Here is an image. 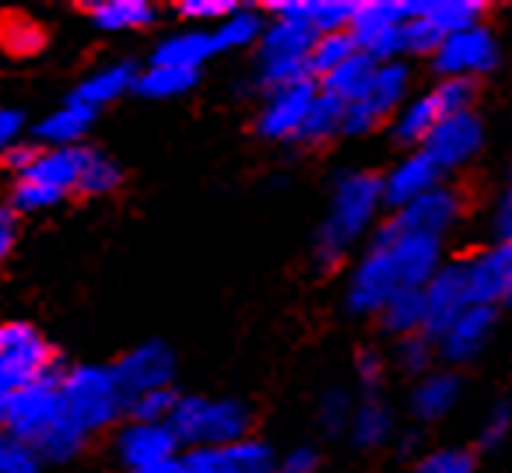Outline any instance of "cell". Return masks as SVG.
I'll use <instances>...</instances> for the list:
<instances>
[{"label": "cell", "mask_w": 512, "mask_h": 473, "mask_svg": "<svg viewBox=\"0 0 512 473\" xmlns=\"http://www.w3.org/2000/svg\"><path fill=\"white\" fill-rule=\"evenodd\" d=\"M383 218V190L379 172L355 169L341 172L330 186V214L323 218L313 242V260L320 270H337L348 253L372 235V228Z\"/></svg>", "instance_id": "6da1fadb"}, {"label": "cell", "mask_w": 512, "mask_h": 473, "mask_svg": "<svg viewBox=\"0 0 512 473\" xmlns=\"http://www.w3.org/2000/svg\"><path fill=\"white\" fill-rule=\"evenodd\" d=\"M60 417L85 438L113 428L127 417V396L120 393L109 365H74L57 372Z\"/></svg>", "instance_id": "7a4b0ae2"}, {"label": "cell", "mask_w": 512, "mask_h": 473, "mask_svg": "<svg viewBox=\"0 0 512 473\" xmlns=\"http://www.w3.org/2000/svg\"><path fill=\"white\" fill-rule=\"evenodd\" d=\"M165 424L179 449H214L253 435V407L239 396H179Z\"/></svg>", "instance_id": "3957f363"}, {"label": "cell", "mask_w": 512, "mask_h": 473, "mask_svg": "<svg viewBox=\"0 0 512 473\" xmlns=\"http://www.w3.org/2000/svg\"><path fill=\"white\" fill-rule=\"evenodd\" d=\"M316 32L309 29L302 18L292 15H271L264 36L256 43V71L253 81L260 92H274V88L295 85V81H306V57L309 46H313Z\"/></svg>", "instance_id": "277c9868"}, {"label": "cell", "mask_w": 512, "mask_h": 473, "mask_svg": "<svg viewBox=\"0 0 512 473\" xmlns=\"http://www.w3.org/2000/svg\"><path fill=\"white\" fill-rule=\"evenodd\" d=\"M411 81H414V71L404 60H397V64H379L376 71H372L365 92L358 95L355 102L344 106L341 134L365 137L383 127V123H390V116L411 99Z\"/></svg>", "instance_id": "5b68a950"}, {"label": "cell", "mask_w": 512, "mask_h": 473, "mask_svg": "<svg viewBox=\"0 0 512 473\" xmlns=\"http://www.w3.org/2000/svg\"><path fill=\"white\" fill-rule=\"evenodd\" d=\"M60 372L53 344L25 319L0 323V393H15L36 379Z\"/></svg>", "instance_id": "8992f818"}, {"label": "cell", "mask_w": 512, "mask_h": 473, "mask_svg": "<svg viewBox=\"0 0 512 473\" xmlns=\"http://www.w3.org/2000/svg\"><path fill=\"white\" fill-rule=\"evenodd\" d=\"M463 214H467V197H463L460 186H453L446 179V183H439L425 197L400 207V211H393L383 221L400 235H428V239L446 242L456 232V225L463 221Z\"/></svg>", "instance_id": "52a82bcc"}, {"label": "cell", "mask_w": 512, "mask_h": 473, "mask_svg": "<svg viewBox=\"0 0 512 473\" xmlns=\"http://www.w3.org/2000/svg\"><path fill=\"white\" fill-rule=\"evenodd\" d=\"M369 246L383 249L390 256V267L397 274L400 288H425L428 277L446 263V242L428 239V235H400L386 221L372 228Z\"/></svg>", "instance_id": "ba28073f"}, {"label": "cell", "mask_w": 512, "mask_h": 473, "mask_svg": "<svg viewBox=\"0 0 512 473\" xmlns=\"http://www.w3.org/2000/svg\"><path fill=\"white\" fill-rule=\"evenodd\" d=\"M498 36L488 22L474 25V29L453 32V36L442 39V46L432 53V71L439 78H474L481 81L484 74L498 71Z\"/></svg>", "instance_id": "9c48e42d"}, {"label": "cell", "mask_w": 512, "mask_h": 473, "mask_svg": "<svg viewBox=\"0 0 512 473\" xmlns=\"http://www.w3.org/2000/svg\"><path fill=\"white\" fill-rule=\"evenodd\" d=\"M484 144H488V130H484L481 113H460L435 123V130L425 137V144L418 151H425L428 162L449 179L453 172L477 162Z\"/></svg>", "instance_id": "30bf717a"}, {"label": "cell", "mask_w": 512, "mask_h": 473, "mask_svg": "<svg viewBox=\"0 0 512 473\" xmlns=\"http://www.w3.org/2000/svg\"><path fill=\"white\" fill-rule=\"evenodd\" d=\"M60 417V400H57V372L36 379L29 386L4 393V410H0V428L8 435L22 438V442H36L46 428Z\"/></svg>", "instance_id": "8fae6325"}, {"label": "cell", "mask_w": 512, "mask_h": 473, "mask_svg": "<svg viewBox=\"0 0 512 473\" xmlns=\"http://www.w3.org/2000/svg\"><path fill=\"white\" fill-rule=\"evenodd\" d=\"M120 393L127 396H141L151 389H169L176 379V354L165 340H144V344L123 351L120 358L109 365Z\"/></svg>", "instance_id": "7c38bea8"}, {"label": "cell", "mask_w": 512, "mask_h": 473, "mask_svg": "<svg viewBox=\"0 0 512 473\" xmlns=\"http://www.w3.org/2000/svg\"><path fill=\"white\" fill-rule=\"evenodd\" d=\"M498 330V309L488 305H467L453 323L442 330V337L435 340V358H442V368H463L470 361H477L488 351L491 337Z\"/></svg>", "instance_id": "4fadbf2b"}, {"label": "cell", "mask_w": 512, "mask_h": 473, "mask_svg": "<svg viewBox=\"0 0 512 473\" xmlns=\"http://www.w3.org/2000/svg\"><path fill=\"white\" fill-rule=\"evenodd\" d=\"M400 288L397 274L390 267V256L383 249L369 246L362 260L351 267L348 281H344V309L355 319H372L386 305V298Z\"/></svg>", "instance_id": "5bb4252c"}, {"label": "cell", "mask_w": 512, "mask_h": 473, "mask_svg": "<svg viewBox=\"0 0 512 473\" xmlns=\"http://www.w3.org/2000/svg\"><path fill=\"white\" fill-rule=\"evenodd\" d=\"M186 473H274L278 452L264 438H239V442L214 445V449H186Z\"/></svg>", "instance_id": "9a60e30c"}, {"label": "cell", "mask_w": 512, "mask_h": 473, "mask_svg": "<svg viewBox=\"0 0 512 473\" xmlns=\"http://www.w3.org/2000/svg\"><path fill=\"white\" fill-rule=\"evenodd\" d=\"M316 92H320V88H316L313 78L267 92L264 106H260L256 123H253L256 137H264V141H295L309 106H313Z\"/></svg>", "instance_id": "2e32d148"}, {"label": "cell", "mask_w": 512, "mask_h": 473, "mask_svg": "<svg viewBox=\"0 0 512 473\" xmlns=\"http://www.w3.org/2000/svg\"><path fill=\"white\" fill-rule=\"evenodd\" d=\"M421 302H425V337L439 340L442 330L460 316L470 305V291H467V270H463V260H446L428 284L421 288Z\"/></svg>", "instance_id": "e0dca14e"}, {"label": "cell", "mask_w": 512, "mask_h": 473, "mask_svg": "<svg viewBox=\"0 0 512 473\" xmlns=\"http://www.w3.org/2000/svg\"><path fill=\"white\" fill-rule=\"evenodd\" d=\"M467 270L470 305H488L502 312L512 298V246H484L470 260H463Z\"/></svg>", "instance_id": "ac0fdd59"}, {"label": "cell", "mask_w": 512, "mask_h": 473, "mask_svg": "<svg viewBox=\"0 0 512 473\" xmlns=\"http://www.w3.org/2000/svg\"><path fill=\"white\" fill-rule=\"evenodd\" d=\"M439 183H446V176L428 162L425 151H407L400 162H393L390 169L379 176L383 207L393 214V211H400V207L414 204L418 197H425V193L435 190Z\"/></svg>", "instance_id": "d6986e66"}, {"label": "cell", "mask_w": 512, "mask_h": 473, "mask_svg": "<svg viewBox=\"0 0 512 473\" xmlns=\"http://www.w3.org/2000/svg\"><path fill=\"white\" fill-rule=\"evenodd\" d=\"M463 375L453 368H432L421 379H414L411 396H407V410L418 424H439L460 407L463 400Z\"/></svg>", "instance_id": "ffe728a7"}, {"label": "cell", "mask_w": 512, "mask_h": 473, "mask_svg": "<svg viewBox=\"0 0 512 473\" xmlns=\"http://www.w3.org/2000/svg\"><path fill=\"white\" fill-rule=\"evenodd\" d=\"M179 456V445L172 438L169 424H144V421H127L116 431V459L130 470H141L158 459Z\"/></svg>", "instance_id": "44dd1931"}, {"label": "cell", "mask_w": 512, "mask_h": 473, "mask_svg": "<svg viewBox=\"0 0 512 473\" xmlns=\"http://www.w3.org/2000/svg\"><path fill=\"white\" fill-rule=\"evenodd\" d=\"M214 57L211 29H179L165 36L151 50L148 67H172V71H204V64Z\"/></svg>", "instance_id": "7402d4cb"}, {"label": "cell", "mask_w": 512, "mask_h": 473, "mask_svg": "<svg viewBox=\"0 0 512 473\" xmlns=\"http://www.w3.org/2000/svg\"><path fill=\"white\" fill-rule=\"evenodd\" d=\"M95 109L67 99L64 106L53 109L46 120L36 123V144L39 148H81L95 123Z\"/></svg>", "instance_id": "603a6c76"}, {"label": "cell", "mask_w": 512, "mask_h": 473, "mask_svg": "<svg viewBox=\"0 0 512 473\" xmlns=\"http://www.w3.org/2000/svg\"><path fill=\"white\" fill-rule=\"evenodd\" d=\"M348 435L358 449H383L397 438V417H393V407L379 396H362L351 410V424Z\"/></svg>", "instance_id": "cb8c5ba5"}, {"label": "cell", "mask_w": 512, "mask_h": 473, "mask_svg": "<svg viewBox=\"0 0 512 473\" xmlns=\"http://www.w3.org/2000/svg\"><path fill=\"white\" fill-rule=\"evenodd\" d=\"M134 81H137L134 60H116V64H106V67H99V71L88 74V78L71 92V99L99 113L102 106H109V102L134 92Z\"/></svg>", "instance_id": "d4e9b609"}, {"label": "cell", "mask_w": 512, "mask_h": 473, "mask_svg": "<svg viewBox=\"0 0 512 473\" xmlns=\"http://www.w3.org/2000/svg\"><path fill=\"white\" fill-rule=\"evenodd\" d=\"M404 8L407 15L428 18L442 36L474 29L488 18V4H481V0H404Z\"/></svg>", "instance_id": "484cf974"}, {"label": "cell", "mask_w": 512, "mask_h": 473, "mask_svg": "<svg viewBox=\"0 0 512 473\" xmlns=\"http://www.w3.org/2000/svg\"><path fill=\"white\" fill-rule=\"evenodd\" d=\"M439 120L442 116H439V109H435V102L428 99V92L414 95V99H407L404 106L390 116L393 144H397V148H407V151H418Z\"/></svg>", "instance_id": "4316f807"}, {"label": "cell", "mask_w": 512, "mask_h": 473, "mask_svg": "<svg viewBox=\"0 0 512 473\" xmlns=\"http://www.w3.org/2000/svg\"><path fill=\"white\" fill-rule=\"evenodd\" d=\"M85 15L102 32H137L158 22V8H151L148 0H95L85 4Z\"/></svg>", "instance_id": "83f0119b"}, {"label": "cell", "mask_w": 512, "mask_h": 473, "mask_svg": "<svg viewBox=\"0 0 512 473\" xmlns=\"http://www.w3.org/2000/svg\"><path fill=\"white\" fill-rule=\"evenodd\" d=\"M85 148V144H81ZM81 148H39L36 162L29 165L22 179L39 186H50L57 193H71L78 186V172H81Z\"/></svg>", "instance_id": "f1b7e54d"}, {"label": "cell", "mask_w": 512, "mask_h": 473, "mask_svg": "<svg viewBox=\"0 0 512 473\" xmlns=\"http://www.w3.org/2000/svg\"><path fill=\"white\" fill-rule=\"evenodd\" d=\"M264 29H267V18L260 15L256 8H246V4H239V8H235L232 15L225 18V22H218L211 29L214 53L256 50V43H260Z\"/></svg>", "instance_id": "f546056e"}, {"label": "cell", "mask_w": 512, "mask_h": 473, "mask_svg": "<svg viewBox=\"0 0 512 473\" xmlns=\"http://www.w3.org/2000/svg\"><path fill=\"white\" fill-rule=\"evenodd\" d=\"M379 326L390 333L393 340L411 337V333L425 330V302H421V288H397L386 305L379 309Z\"/></svg>", "instance_id": "4dcf8cb0"}, {"label": "cell", "mask_w": 512, "mask_h": 473, "mask_svg": "<svg viewBox=\"0 0 512 473\" xmlns=\"http://www.w3.org/2000/svg\"><path fill=\"white\" fill-rule=\"evenodd\" d=\"M123 186V165L102 148H81V172L74 190L81 197H109Z\"/></svg>", "instance_id": "1f68e13d"}, {"label": "cell", "mask_w": 512, "mask_h": 473, "mask_svg": "<svg viewBox=\"0 0 512 473\" xmlns=\"http://www.w3.org/2000/svg\"><path fill=\"white\" fill-rule=\"evenodd\" d=\"M341 116H344V102H337L334 95H327V92H316L313 106H309L306 120H302L299 134H295V144H302V148L330 144L341 134Z\"/></svg>", "instance_id": "d6a6232c"}, {"label": "cell", "mask_w": 512, "mask_h": 473, "mask_svg": "<svg viewBox=\"0 0 512 473\" xmlns=\"http://www.w3.org/2000/svg\"><path fill=\"white\" fill-rule=\"evenodd\" d=\"M404 22H407L404 0H365V4H358L348 32L358 50H362L372 36H379V32H386V29H397V25H404Z\"/></svg>", "instance_id": "836d02e7"}, {"label": "cell", "mask_w": 512, "mask_h": 473, "mask_svg": "<svg viewBox=\"0 0 512 473\" xmlns=\"http://www.w3.org/2000/svg\"><path fill=\"white\" fill-rule=\"evenodd\" d=\"M200 74L197 71H172V67H144L137 71V81H134V95L141 99H155V102H165V99H183L197 88Z\"/></svg>", "instance_id": "e575fe53"}, {"label": "cell", "mask_w": 512, "mask_h": 473, "mask_svg": "<svg viewBox=\"0 0 512 473\" xmlns=\"http://www.w3.org/2000/svg\"><path fill=\"white\" fill-rule=\"evenodd\" d=\"M372 71H376V64H372L365 53H355V57L344 60L341 67H334L327 78L316 81V88H320V92H327V95H334L337 102H344V106H348V102H355L358 95L365 92Z\"/></svg>", "instance_id": "d590c367"}, {"label": "cell", "mask_w": 512, "mask_h": 473, "mask_svg": "<svg viewBox=\"0 0 512 473\" xmlns=\"http://www.w3.org/2000/svg\"><path fill=\"white\" fill-rule=\"evenodd\" d=\"M358 53L355 39H351L348 29L341 32H323V36L313 39V46H309V57H306V71L313 81L327 78L334 67H341L344 60H351Z\"/></svg>", "instance_id": "8d00e7d4"}, {"label": "cell", "mask_w": 512, "mask_h": 473, "mask_svg": "<svg viewBox=\"0 0 512 473\" xmlns=\"http://www.w3.org/2000/svg\"><path fill=\"white\" fill-rule=\"evenodd\" d=\"M85 445H88V438L81 435L74 424H67L64 417H57V421L32 442V449H36V456L43 459V466H46V463H71V459H78L81 452H85Z\"/></svg>", "instance_id": "74e56055"}, {"label": "cell", "mask_w": 512, "mask_h": 473, "mask_svg": "<svg viewBox=\"0 0 512 473\" xmlns=\"http://www.w3.org/2000/svg\"><path fill=\"white\" fill-rule=\"evenodd\" d=\"M428 99L435 102L439 116H460V113H477L481 102V81L474 78H439L428 88Z\"/></svg>", "instance_id": "f35d334b"}, {"label": "cell", "mask_w": 512, "mask_h": 473, "mask_svg": "<svg viewBox=\"0 0 512 473\" xmlns=\"http://www.w3.org/2000/svg\"><path fill=\"white\" fill-rule=\"evenodd\" d=\"M435 361H439L435 358V340H428L425 333H411V337L393 340V365L407 379H421L425 372H432Z\"/></svg>", "instance_id": "ab89813d"}, {"label": "cell", "mask_w": 512, "mask_h": 473, "mask_svg": "<svg viewBox=\"0 0 512 473\" xmlns=\"http://www.w3.org/2000/svg\"><path fill=\"white\" fill-rule=\"evenodd\" d=\"M0 46H4L11 57H36L46 46V32L39 29L36 22H29V18L11 15L0 22Z\"/></svg>", "instance_id": "60d3db41"}, {"label": "cell", "mask_w": 512, "mask_h": 473, "mask_svg": "<svg viewBox=\"0 0 512 473\" xmlns=\"http://www.w3.org/2000/svg\"><path fill=\"white\" fill-rule=\"evenodd\" d=\"M179 393L176 389H151V393L130 396L127 400V421H144V424H165L169 414L176 410Z\"/></svg>", "instance_id": "b9f144b4"}, {"label": "cell", "mask_w": 512, "mask_h": 473, "mask_svg": "<svg viewBox=\"0 0 512 473\" xmlns=\"http://www.w3.org/2000/svg\"><path fill=\"white\" fill-rule=\"evenodd\" d=\"M414 473H477V456L474 449H460V445L428 449L414 463Z\"/></svg>", "instance_id": "7bdbcfd3"}, {"label": "cell", "mask_w": 512, "mask_h": 473, "mask_svg": "<svg viewBox=\"0 0 512 473\" xmlns=\"http://www.w3.org/2000/svg\"><path fill=\"white\" fill-rule=\"evenodd\" d=\"M64 204V193L50 190V186L29 183V179H15L11 186V211L15 214H39V211H53V207Z\"/></svg>", "instance_id": "ee69618b"}, {"label": "cell", "mask_w": 512, "mask_h": 473, "mask_svg": "<svg viewBox=\"0 0 512 473\" xmlns=\"http://www.w3.org/2000/svg\"><path fill=\"white\" fill-rule=\"evenodd\" d=\"M351 410H355L351 393H348V389H341V386H334V389H327V393L320 396L316 421H320V428L327 431V435H341V431H348V424H351Z\"/></svg>", "instance_id": "f6af8a7d"}, {"label": "cell", "mask_w": 512, "mask_h": 473, "mask_svg": "<svg viewBox=\"0 0 512 473\" xmlns=\"http://www.w3.org/2000/svg\"><path fill=\"white\" fill-rule=\"evenodd\" d=\"M404 57H428L432 60V53L442 46V32L435 29L428 18H421V15H407V22H404Z\"/></svg>", "instance_id": "bcb514c9"}, {"label": "cell", "mask_w": 512, "mask_h": 473, "mask_svg": "<svg viewBox=\"0 0 512 473\" xmlns=\"http://www.w3.org/2000/svg\"><path fill=\"white\" fill-rule=\"evenodd\" d=\"M0 473H43V459L29 442L0 431Z\"/></svg>", "instance_id": "7dc6e473"}, {"label": "cell", "mask_w": 512, "mask_h": 473, "mask_svg": "<svg viewBox=\"0 0 512 473\" xmlns=\"http://www.w3.org/2000/svg\"><path fill=\"white\" fill-rule=\"evenodd\" d=\"M235 8H239L235 0H179L176 15L183 18V22H190V29H204V25L225 22Z\"/></svg>", "instance_id": "c3c4849f"}, {"label": "cell", "mask_w": 512, "mask_h": 473, "mask_svg": "<svg viewBox=\"0 0 512 473\" xmlns=\"http://www.w3.org/2000/svg\"><path fill=\"white\" fill-rule=\"evenodd\" d=\"M386 365H390V361H386L383 351H376V347H362V351L355 354V379H358V386H362V396L383 393Z\"/></svg>", "instance_id": "681fc988"}, {"label": "cell", "mask_w": 512, "mask_h": 473, "mask_svg": "<svg viewBox=\"0 0 512 473\" xmlns=\"http://www.w3.org/2000/svg\"><path fill=\"white\" fill-rule=\"evenodd\" d=\"M509 428H512L509 400H495L488 414H484L481 431H477V442H481V449H498V445L505 442V435H509Z\"/></svg>", "instance_id": "f907efd6"}, {"label": "cell", "mask_w": 512, "mask_h": 473, "mask_svg": "<svg viewBox=\"0 0 512 473\" xmlns=\"http://www.w3.org/2000/svg\"><path fill=\"white\" fill-rule=\"evenodd\" d=\"M488 232H491V246H512V193L502 190L491 204L488 214Z\"/></svg>", "instance_id": "816d5d0a"}, {"label": "cell", "mask_w": 512, "mask_h": 473, "mask_svg": "<svg viewBox=\"0 0 512 473\" xmlns=\"http://www.w3.org/2000/svg\"><path fill=\"white\" fill-rule=\"evenodd\" d=\"M36 155H39L36 141H15L8 151H0V165H4L15 179H22L25 172H29V165L36 162Z\"/></svg>", "instance_id": "f5cc1de1"}, {"label": "cell", "mask_w": 512, "mask_h": 473, "mask_svg": "<svg viewBox=\"0 0 512 473\" xmlns=\"http://www.w3.org/2000/svg\"><path fill=\"white\" fill-rule=\"evenodd\" d=\"M278 470L281 473H316L320 470V452H316L313 445H299V449H292L281 459Z\"/></svg>", "instance_id": "db71d44e"}, {"label": "cell", "mask_w": 512, "mask_h": 473, "mask_svg": "<svg viewBox=\"0 0 512 473\" xmlns=\"http://www.w3.org/2000/svg\"><path fill=\"white\" fill-rule=\"evenodd\" d=\"M25 130V116L22 109H11V106H0V151H8L11 144L22 137Z\"/></svg>", "instance_id": "11a10c76"}, {"label": "cell", "mask_w": 512, "mask_h": 473, "mask_svg": "<svg viewBox=\"0 0 512 473\" xmlns=\"http://www.w3.org/2000/svg\"><path fill=\"white\" fill-rule=\"evenodd\" d=\"M15 239H18L15 211H11V207H0V263L11 256V249H15Z\"/></svg>", "instance_id": "9f6ffc18"}, {"label": "cell", "mask_w": 512, "mask_h": 473, "mask_svg": "<svg viewBox=\"0 0 512 473\" xmlns=\"http://www.w3.org/2000/svg\"><path fill=\"white\" fill-rule=\"evenodd\" d=\"M130 473H186L183 456H169V459H158L151 466H141V470H130Z\"/></svg>", "instance_id": "6f0895ef"}, {"label": "cell", "mask_w": 512, "mask_h": 473, "mask_svg": "<svg viewBox=\"0 0 512 473\" xmlns=\"http://www.w3.org/2000/svg\"><path fill=\"white\" fill-rule=\"evenodd\" d=\"M418 445H421V435L418 431H404V435H400V452H418Z\"/></svg>", "instance_id": "680465c9"}, {"label": "cell", "mask_w": 512, "mask_h": 473, "mask_svg": "<svg viewBox=\"0 0 512 473\" xmlns=\"http://www.w3.org/2000/svg\"><path fill=\"white\" fill-rule=\"evenodd\" d=\"M0 410H4V393H0Z\"/></svg>", "instance_id": "91938a15"}, {"label": "cell", "mask_w": 512, "mask_h": 473, "mask_svg": "<svg viewBox=\"0 0 512 473\" xmlns=\"http://www.w3.org/2000/svg\"><path fill=\"white\" fill-rule=\"evenodd\" d=\"M274 473H281V470H274Z\"/></svg>", "instance_id": "94428289"}]
</instances>
